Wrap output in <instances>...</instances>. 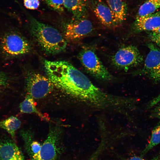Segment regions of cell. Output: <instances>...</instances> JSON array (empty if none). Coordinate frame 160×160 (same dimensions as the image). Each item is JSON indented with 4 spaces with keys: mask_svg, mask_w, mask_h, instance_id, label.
<instances>
[{
    "mask_svg": "<svg viewBox=\"0 0 160 160\" xmlns=\"http://www.w3.org/2000/svg\"><path fill=\"white\" fill-rule=\"evenodd\" d=\"M45 70L54 87L89 107L109 110L115 105V95L94 85L88 78L65 61L45 60Z\"/></svg>",
    "mask_w": 160,
    "mask_h": 160,
    "instance_id": "cell-1",
    "label": "cell"
},
{
    "mask_svg": "<svg viewBox=\"0 0 160 160\" xmlns=\"http://www.w3.org/2000/svg\"><path fill=\"white\" fill-rule=\"evenodd\" d=\"M29 19L31 33L45 52L55 54L65 49L66 42L57 30L31 16L29 17Z\"/></svg>",
    "mask_w": 160,
    "mask_h": 160,
    "instance_id": "cell-2",
    "label": "cell"
},
{
    "mask_svg": "<svg viewBox=\"0 0 160 160\" xmlns=\"http://www.w3.org/2000/svg\"><path fill=\"white\" fill-rule=\"evenodd\" d=\"M79 59L85 69L100 80L110 81L113 77L103 65L93 50L84 48L79 55Z\"/></svg>",
    "mask_w": 160,
    "mask_h": 160,
    "instance_id": "cell-3",
    "label": "cell"
},
{
    "mask_svg": "<svg viewBox=\"0 0 160 160\" xmlns=\"http://www.w3.org/2000/svg\"><path fill=\"white\" fill-rule=\"evenodd\" d=\"M62 133L59 125L51 126L40 150L31 156V160H58Z\"/></svg>",
    "mask_w": 160,
    "mask_h": 160,
    "instance_id": "cell-4",
    "label": "cell"
},
{
    "mask_svg": "<svg viewBox=\"0 0 160 160\" xmlns=\"http://www.w3.org/2000/svg\"><path fill=\"white\" fill-rule=\"evenodd\" d=\"M0 48L4 55L12 57L27 53L29 52L30 47L23 36L12 31L7 32L1 38Z\"/></svg>",
    "mask_w": 160,
    "mask_h": 160,
    "instance_id": "cell-5",
    "label": "cell"
},
{
    "mask_svg": "<svg viewBox=\"0 0 160 160\" xmlns=\"http://www.w3.org/2000/svg\"><path fill=\"white\" fill-rule=\"evenodd\" d=\"M111 61L116 68L127 71L141 64L143 58L136 47L127 45L118 49L112 57Z\"/></svg>",
    "mask_w": 160,
    "mask_h": 160,
    "instance_id": "cell-6",
    "label": "cell"
},
{
    "mask_svg": "<svg viewBox=\"0 0 160 160\" xmlns=\"http://www.w3.org/2000/svg\"><path fill=\"white\" fill-rule=\"evenodd\" d=\"M147 45L149 52L144 65L135 73L145 76L155 83H160V48L152 43Z\"/></svg>",
    "mask_w": 160,
    "mask_h": 160,
    "instance_id": "cell-7",
    "label": "cell"
},
{
    "mask_svg": "<svg viewBox=\"0 0 160 160\" xmlns=\"http://www.w3.org/2000/svg\"><path fill=\"white\" fill-rule=\"evenodd\" d=\"M54 86L48 77L35 72L28 74L26 79L27 94L33 98L46 97L52 91Z\"/></svg>",
    "mask_w": 160,
    "mask_h": 160,
    "instance_id": "cell-8",
    "label": "cell"
},
{
    "mask_svg": "<svg viewBox=\"0 0 160 160\" xmlns=\"http://www.w3.org/2000/svg\"><path fill=\"white\" fill-rule=\"evenodd\" d=\"M93 30L92 23L87 17V15L72 21L65 28V38L70 41L79 40L86 36Z\"/></svg>",
    "mask_w": 160,
    "mask_h": 160,
    "instance_id": "cell-9",
    "label": "cell"
},
{
    "mask_svg": "<svg viewBox=\"0 0 160 160\" xmlns=\"http://www.w3.org/2000/svg\"><path fill=\"white\" fill-rule=\"evenodd\" d=\"M89 6L100 23L110 28L118 26L108 5L102 0H88Z\"/></svg>",
    "mask_w": 160,
    "mask_h": 160,
    "instance_id": "cell-10",
    "label": "cell"
},
{
    "mask_svg": "<svg viewBox=\"0 0 160 160\" xmlns=\"http://www.w3.org/2000/svg\"><path fill=\"white\" fill-rule=\"evenodd\" d=\"M0 160H25L15 141L5 133H0Z\"/></svg>",
    "mask_w": 160,
    "mask_h": 160,
    "instance_id": "cell-11",
    "label": "cell"
},
{
    "mask_svg": "<svg viewBox=\"0 0 160 160\" xmlns=\"http://www.w3.org/2000/svg\"><path fill=\"white\" fill-rule=\"evenodd\" d=\"M160 25V12L136 17L132 24L130 32L138 33L144 31H152Z\"/></svg>",
    "mask_w": 160,
    "mask_h": 160,
    "instance_id": "cell-12",
    "label": "cell"
},
{
    "mask_svg": "<svg viewBox=\"0 0 160 160\" xmlns=\"http://www.w3.org/2000/svg\"><path fill=\"white\" fill-rule=\"evenodd\" d=\"M64 7L73 15V19L87 15L88 0H63Z\"/></svg>",
    "mask_w": 160,
    "mask_h": 160,
    "instance_id": "cell-13",
    "label": "cell"
},
{
    "mask_svg": "<svg viewBox=\"0 0 160 160\" xmlns=\"http://www.w3.org/2000/svg\"><path fill=\"white\" fill-rule=\"evenodd\" d=\"M111 10L116 21L119 26L126 18L127 13L126 4L122 0H106Z\"/></svg>",
    "mask_w": 160,
    "mask_h": 160,
    "instance_id": "cell-14",
    "label": "cell"
},
{
    "mask_svg": "<svg viewBox=\"0 0 160 160\" xmlns=\"http://www.w3.org/2000/svg\"><path fill=\"white\" fill-rule=\"evenodd\" d=\"M21 124L18 118L11 116L0 121V128L5 130L15 141V131L20 127Z\"/></svg>",
    "mask_w": 160,
    "mask_h": 160,
    "instance_id": "cell-15",
    "label": "cell"
},
{
    "mask_svg": "<svg viewBox=\"0 0 160 160\" xmlns=\"http://www.w3.org/2000/svg\"><path fill=\"white\" fill-rule=\"evenodd\" d=\"M34 99L30 95L27 94L25 99L20 104V112L23 113H35L42 119L47 120V119L37 109Z\"/></svg>",
    "mask_w": 160,
    "mask_h": 160,
    "instance_id": "cell-16",
    "label": "cell"
},
{
    "mask_svg": "<svg viewBox=\"0 0 160 160\" xmlns=\"http://www.w3.org/2000/svg\"><path fill=\"white\" fill-rule=\"evenodd\" d=\"M160 8V0H147L140 7L136 17L153 14Z\"/></svg>",
    "mask_w": 160,
    "mask_h": 160,
    "instance_id": "cell-17",
    "label": "cell"
},
{
    "mask_svg": "<svg viewBox=\"0 0 160 160\" xmlns=\"http://www.w3.org/2000/svg\"><path fill=\"white\" fill-rule=\"evenodd\" d=\"M160 143V121L153 127L150 141L141 152L140 156L143 157L149 151Z\"/></svg>",
    "mask_w": 160,
    "mask_h": 160,
    "instance_id": "cell-18",
    "label": "cell"
},
{
    "mask_svg": "<svg viewBox=\"0 0 160 160\" xmlns=\"http://www.w3.org/2000/svg\"><path fill=\"white\" fill-rule=\"evenodd\" d=\"M47 5L52 9L58 12L64 10L63 0H44Z\"/></svg>",
    "mask_w": 160,
    "mask_h": 160,
    "instance_id": "cell-19",
    "label": "cell"
},
{
    "mask_svg": "<svg viewBox=\"0 0 160 160\" xmlns=\"http://www.w3.org/2000/svg\"><path fill=\"white\" fill-rule=\"evenodd\" d=\"M24 4L26 8L34 10L39 7L40 2L39 0H24Z\"/></svg>",
    "mask_w": 160,
    "mask_h": 160,
    "instance_id": "cell-20",
    "label": "cell"
},
{
    "mask_svg": "<svg viewBox=\"0 0 160 160\" xmlns=\"http://www.w3.org/2000/svg\"><path fill=\"white\" fill-rule=\"evenodd\" d=\"M41 145L36 141H32L30 144L29 151L31 156L37 153L40 150Z\"/></svg>",
    "mask_w": 160,
    "mask_h": 160,
    "instance_id": "cell-21",
    "label": "cell"
},
{
    "mask_svg": "<svg viewBox=\"0 0 160 160\" xmlns=\"http://www.w3.org/2000/svg\"><path fill=\"white\" fill-rule=\"evenodd\" d=\"M8 78L4 73H0V92L8 84Z\"/></svg>",
    "mask_w": 160,
    "mask_h": 160,
    "instance_id": "cell-22",
    "label": "cell"
},
{
    "mask_svg": "<svg viewBox=\"0 0 160 160\" xmlns=\"http://www.w3.org/2000/svg\"><path fill=\"white\" fill-rule=\"evenodd\" d=\"M148 36L150 40L160 47V33L151 31Z\"/></svg>",
    "mask_w": 160,
    "mask_h": 160,
    "instance_id": "cell-23",
    "label": "cell"
},
{
    "mask_svg": "<svg viewBox=\"0 0 160 160\" xmlns=\"http://www.w3.org/2000/svg\"><path fill=\"white\" fill-rule=\"evenodd\" d=\"M153 109L149 116L151 118H156L160 119V102L156 104Z\"/></svg>",
    "mask_w": 160,
    "mask_h": 160,
    "instance_id": "cell-24",
    "label": "cell"
},
{
    "mask_svg": "<svg viewBox=\"0 0 160 160\" xmlns=\"http://www.w3.org/2000/svg\"><path fill=\"white\" fill-rule=\"evenodd\" d=\"M159 102H160V93L148 103L146 106V109H149L152 108Z\"/></svg>",
    "mask_w": 160,
    "mask_h": 160,
    "instance_id": "cell-25",
    "label": "cell"
},
{
    "mask_svg": "<svg viewBox=\"0 0 160 160\" xmlns=\"http://www.w3.org/2000/svg\"><path fill=\"white\" fill-rule=\"evenodd\" d=\"M124 160H145L140 156H134L127 159H124ZM151 160H160V155H159L153 158Z\"/></svg>",
    "mask_w": 160,
    "mask_h": 160,
    "instance_id": "cell-26",
    "label": "cell"
},
{
    "mask_svg": "<svg viewBox=\"0 0 160 160\" xmlns=\"http://www.w3.org/2000/svg\"><path fill=\"white\" fill-rule=\"evenodd\" d=\"M100 153L98 151H95L87 160H97Z\"/></svg>",
    "mask_w": 160,
    "mask_h": 160,
    "instance_id": "cell-27",
    "label": "cell"
},
{
    "mask_svg": "<svg viewBox=\"0 0 160 160\" xmlns=\"http://www.w3.org/2000/svg\"><path fill=\"white\" fill-rule=\"evenodd\" d=\"M152 31L156 33H160V25Z\"/></svg>",
    "mask_w": 160,
    "mask_h": 160,
    "instance_id": "cell-28",
    "label": "cell"
},
{
    "mask_svg": "<svg viewBox=\"0 0 160 160\" xmlns=\"http://www.w3.org/2000/svg\"></svg>",
    "mask_w": 160,
    "mask_h": 160,
    "instance_id": "cell-29",
    "label": "cell"
}]
</instances>
